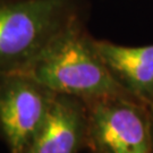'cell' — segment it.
Returning <instances> with one entry per match:
<instances>
[{
	"instance_id": "cell-1",
	"label": "cell",
	"mask_w": 153,
	"mask_h": 153,
	"mask_svg": "<svg viewBox=\"0 0 153 153\" xmlns=\"http://www.w3.org/2000/svg\"><path fill=\"white\" fill-rule=\"evenodd\" d=\"M21 73L56 94L83 101L131 95L105 65L84 21L74 23L58 34Z\"/></svg>"
},
{
	"instance_id": "cell-2",
	"label": "cell",
	"mask_w": 153,
	"mask_h": 153,
	"mask_svg": "<svg viewBox=\"0 0 153 153\" xmlns=\"http://www.w3.org/2000/svg\"><path fill=\"white\" fill-rule=\"evenodd\" d=\"M78 21L81 0H0V76L23 71Z\"/></svg>"
},
{
	"instance_id": "cell-3",
	"label": "cell",
	"mask_w": 153,
	"mask_h": 153,
	"mask_svg": "<svg viewBox=\"0 0 153 153\" xmlns=\"http://www.w3.org/2000/svg\"><path fill=\"white\" fill-rule=\"evenodd\" d=\"M88 148L94 153H153V131L146 103L131 95L84 101Z\"/></svg>"
},
{
	"instance_id": "cell-4",
	"label": "cell",
	"mask_w": 153,
	"mask_h": 153,
	"mask_svg": "<svg viewBox=\"0 0 153 153\" xmlns=\"http://www.w3.org/2000/svg\"><path fill=\"white\" fill-rule=\"evenodd\" d=\"M56 93L22 73L0 76V137L9 153H25L42 127Z\"/></svg>"
},
{
	"instance_id": "cell-5",
	"label": "cell",
	"mask_w": 153,
	"mask_h": 153,
	"mask_svg": "<svg viewBox=\"0 0 153 153\" xmlns=\"http://www.w3.org/2000/svg\"><path fill=\"white\" fill-rule=\"evenodd\" d=\"M88 146L86 104L56 94L42 127L25 153H78Z\"/></svg>"
},
{
	"instance_id": "cell-6",
	"label": "cell",
	"mask_w": 153,
	"mask_h": 153,
	"mask_svg": "<svg viewBox=\"0 0 153 153\" xmlns=\"http://www.w3.org/2000/svg\"><path fill=\"white\" fill-rule=\"evenodd\" d=\"M95 47L116 81L134 98L153 101V44L129 47L95 39Z\"/></svg>"
},
{
	"instance_id": "cell-7",
	"label": "cell",
	"mask_w": 153,
	"mask_h": 153,
	"mask_svg": "<svg viewBox=\"0 0 153 153\" xmlns=\"http://www.w3.org/2000/svg\"><path fill=\"white\" fill-rule=\"evenodd\" d=\"M148 105H149V109H150V115H151V120H152V131H153V101L150 102Z\"/></svg>"
}]
</instances>
